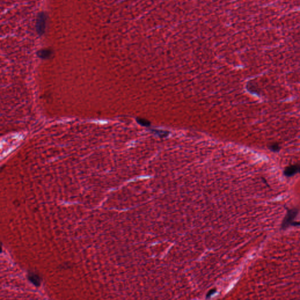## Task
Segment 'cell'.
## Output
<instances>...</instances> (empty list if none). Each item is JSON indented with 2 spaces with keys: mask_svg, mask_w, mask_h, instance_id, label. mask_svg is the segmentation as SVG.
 <instances>
[{
  "mask_svg": "<svg viewBox=\"0 0 300 300\" xmlns=\"http://www.w3.org/2000/svg\"><path fill=\"white\" fill-rule=\"evenodd\" d=\"M298 214V210L296 209H290L287 211V213L286 214L284 219L283 220L282 224H281V228L283 229H285L288 228L291 226H299L300 225V223L299 222H295V218H296L297 215Z\"/></svg>",
  "mask_w": 300,
  "mask_h": 300,
  "instance_id": "obj_1",
  "label": "cell"
},
{
  "mask_svg": "<svg viewBox=\"0 0 300 300\" xmlns=\"http://www.w3.org/2000/svg\"><path fill=\"white\" fill-rule=\"evenodd\" d=\"M297 173H300V164L290 165L285 168L284 171V175L287 177H293Z\"/></svg>",
  "mask_w": 300,
  "mask_h": 300,
  "instance_id": "obj_2",
  "label": "cell"
},
{
  "mask_svg": "<svg viewBox=\"0 0 300 300\" xmlns=\"http://www.w3.org/2000/svg\"><path fill=\"white\" fill-rule=\"evenodd\" d=\"M46 23V16L44 14H41L38 18V23H37V29L39 34H42L45 28V24Z\"/></svg>",
  "mask_w": 300,
  "mask_h": 300,
  "instance_id": "obj_3",
  "label": "cell"
},
{
  "mask_svg": "<svg viewBox=\"0 0 300 300\" xmlns=\"http://www.w3.org/2000/svg\"><path fill=\"white\" fill-rule=\"evenodd\" d=\"M28 278L31 283L34 285H35V286L38 287L40 285L41 279L38 274H35L34 273H30L28 276Z\"/></svg>",
  "mask_w": 300,
  "mask_h": 300,
  "instance_id": "obj_4",
  "label": "cell"
},
{
  "mask_svg": "<svg viewBox=\"0 0 300 300\" xmlns=\"http://www.w3.org/2000/svg\"><path fill=\"white\" fill-rule=\"evenodd\" d=\"M269 148L273 152H278L281 149V147L278 143H273L269 146Z\"/></svg>",
  "mask_w": 300,
  "mask_h": 300,
  "instance_id": "obj_5",
  "label": "cell"
},
{
  "mask_svg": "<svg viewBox=\"0 0 300 300\" xmlns=\"http://www.w3.org/2000/svg\"><path fill=\"white\" fill-rule=\"evenodd\" d=\"M51 52H50L49 51L44 50V51H40L38 53V55L40 56V58H48L51 55Z\"/></svg>",
  "mask_w": 300,
  "mask_h": 300,
  "instance_id": "obj_6",
  "label": "cell"
},
{
  "mask_svg": "<svg viewBox=\"0 0 300 300\" xmlns=\"http://www.w3.org/2000/svg\"><path fill=\"white\" fill-rule=\"evenodd\" d=\"M137 121L138 123H139L140 124L144 126H149L150 125V123L147 120H145V119H137Z\"/></svg>",
  "mask_w": 300,
  "mask_h": 300,
  "instance_id": "obj_7",
  "label": "cell"
}]
</instances>
